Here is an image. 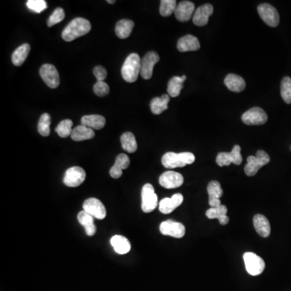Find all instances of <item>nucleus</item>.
Segmentation results:
<instances>
[{
	"label": "nucleus",
	"mask_w": 291,
	"mask_h": 291,
	"mask_svg": "<svg viewBox=\"0 0 291 291\" xmlns=\"http://www.w3.org/2000/svg\"><path fill=\"white\" fill-rule=\"evenodd\" d=\"M91 26L87 19L78 17L73 19L62 32V39L65 41H72L89 33Z\"/></svg>",
	"instance_id": "nucleus-1"
},
{
	"label": "nucleus",
	"mask_w": 291,
	"mask_h": 291,
	"mask_svg": "<svg viewBox=\"0 0 291 291\" xmlns=\"http://www.w3.org/2000/svg\"><path fill=\"white\" fill-rule=\"evenodd\" d=\"M141 58L136 53L130 54L123 64L122 68V76L125 81L128 83H134L138 80L141 72Z\"/></svg>",
	"instance_id": "nucleus-2"
},
{
	"label": "nucleus",
	"mask_w": 291,
	"mask_h": 291,
	"mask_svg": "<svg viewBox=\"0 0 291 291\" xmlns=\"http://www.w3.org/2000/svg\"><path fill=\"white\" fill-rule=\"evenodd\" d=\"M195 161V156L190 152L174 153L167 152L162 158V164L166 168L173 169L176 167H182L188 164H192Z\"/></svg>",
	"instance_id": "nucleus-3"
},
{
	"label": "nucleus",
	"mask_w": 291,
	"mask_h": 291,
	"mask_svg": "<svg viewBox=\"0 0 291 291\" xmlns=\"http://www.w3.org/2000/svg\"><path fill=\"white\" fill-rule=\"evenodd\" d=\"M247 161L248 163L245 167V173L247 176L252 177L258 173L263 166L270 163V157L264 151L260 150L256 153V156H249Z\"/></svg>",
	"instance_id": "nucleus-4"
},
{
	"label": "nucleus",
	"mask_w": 291,
	"mask_h": 291,
	"mask_svg": "<svg viewBox=\"0 0 291 291\" xmlns=\"http://www.w3.org/2000/svg\"><path fill=\"white\" fill-rule=\"evenodd\" d=\"M244 260H245L247 272L250 275H260L265 268V263H264V260L253 252L245 253L244 254Z\"/></svg>",
	"instance_id": "nucleus-5"
},
{
	"label": "nucleus",
	"mask_w": 291,
	"mask_h": 291,
	"mask_svg": "<svg viewBox=\"0 0 291 291\" xmlns=\"http://www.w3.org/2000/svg\"><path fill=\"white\" fill-rule=\"evenodd\" d=\"M142 210L145 213L153 211L158 206V197L151 184H144L142 189Z\"/></svg>",
	"instance_id": "nucleus-6"
},
{
	"label": "nucleus",
	"mask_w": 291,
	"mask_h": 291,
	"mask_svg": "<svg viewBox=\"0 0 291 291\" xmlns=\"http://www.w3.org/2000/svg\"><path fill=\"white\" fill-rule=\"evenodd\" d=\"M260 18L267 26L277 27L279 25L280 16L274 7L269 4H262L257 8Z\"/></svg>",
	"instance_id": "nucleus-7"
},
{
	"label": "nucleus",
	"mask_w": 291,
	"mask_h": 291,
	"mask_svg": "<svg viewBox=\"0 0 291 291\" xmlns=\"http://www.w3.org/2000/svg\"><path fill=\"white\" fill-rule=\"evenodd\" d=\"M268 120V116L263 109L254 107L245 112L242 116V122L248 126H260Z\"/></svg>",
	"instance_id": "nucleus-8"
},
{
	"label": "nucleus",
	"mask_w": 291,
	"mask_h": 291,
	"mask_svg": "<svg viewBox=\"0 0 291 291\" xmlns=\"http://www.w3.org/2000/svg\"><path fill=\"white\" fill-rule=\"evenodd\" d=\"M241 148L239 145H235L232 151L229 153L227 152H221L217 155L216 158V163L220 167L228 166L231 163H235L239 165L243 161L242 155H241Z\"/></svg>",
	"instance_id": "nucleus-9"
},
{
	"label": "nucleus",
	"mask_w": 291,
	"mask_h": 291,
	"mask_svg": "<svg viewBox=\"0 0 291 291\" xmlns=\"http://www.w3.org/2000/svg\"><path fill=\"white\" fill-rule=\"evenodd\" d=\"M40 76L45 84L51 88H57L60 84L58 70L51 64H44L40 69Z\"/></svg>",
	"instance_id": "nucleus-10"
},
{
	"label": "nucleus",
	"mask_w": 291,
	"mask_h": 291,
	"mask_svg": "<svg viewBox=\"0 0 291 291\" xmlns=\"http://www.w3.org/2000/svg\"><path fill=\"white\" fill-rule=\"evenodd\" d=\"M86 173L84 169L80 167H72L67 169L65 174L63 183L66 186L75 187L80 186L85 181Z\"/></svg>",
	"instance_id": "nucleus-11"
},
{
	"label": "nucleus",
	"mask_w": 291,
	"mask_h": 291,
	"mask_svg": "<svg viewBox=\"0 0 291 291\" xmlns=\"http://www.w3.org/2000/svg\"><path fill=\"white\" fill-rule=\"evenodd\" d=\"M83 209L97 220H104L106 217V209L103 203L97 198H91L86 200L83 205Z\"/></svg>",
	"instance_id": "nucleus-12"
},
{
	"label": "nucleus",
	"mask_w": 291,
	"mask_h": 291,
	"mask_svg": "<svg viewBox=\"0 0 291 291\" xmlns=\"http://www.w3.org/2000/svg\"><path fill=\"white\" fill-rule=\"evenodd\" d=\"M159 231L164 235L181 239L185 235V227L182 223L173 220L163 222L159 227Z\"/></svg>",
	"instance_id": "nucleus-13"
},
{
	"label": "nucleus",
	"mask_w": 291,
	"mask_h": 291,
	"mask_svg": "<svg viewBox=\"0 0 291 291\" xmlns=\"http://www.w3.org/2000/svg\"><path fill=\"white\" fill-rule=\"evenodd\" d=\"M159 61L157 53L151 51L146 54L141 62V72L140 75L144 80H150L153 75L154 66Z\"/></svg>",
	"instance_id": "nucleus-14"
},
{
	"label": "nucleus",
	"mask_w": 291,
	"mask_h": 291,
	"mask_svg": "<svg viewBox=\"0 0 291 291\" xmlns=\"http://www.w3.org/2000/svg\"><path fill=\"white\" fill-rule=\"evenodd\" d=\"M159 184L165 188H176L181 187L184 183L182 175L177 172L167 171L163 173L159 179Z\"/></svg>",
	"instance_id": "nucleus-15"
},
{
	"label": "nucleus",
	"mask_w": 291,
	"mask_h": 291,
	"mask_svg": "<svg viewBox=\"0 0 291 291\" xmlns=\"http://www.w3.org/2000/svg\"><path fill=\"white\" fill-rule=\"evenodd\" d=\"M184 201L182 194L176 193L172 198H165L159 204V211L165 214L171 213L178 206H181Z\"/></svg>",
	"instance_id": "nucleus-16"
},
{
	"label": "nucleus",
	"mask_w": 291,
	"mask_h": 291,
	"mask_svg": "<svg viewBox=\"0 0 291 291\" xmlns=\"http://www.w3.org/2000/svg\"><path fill=\"white\" fill-rule=\"evenodd\" d=\"M213 12V8L211 4H205L199 7L194 12L192 22L197 26H205L209 21V18Z\"/></svg>",
	"instance_id": "nucleus-17"
},
{
	"label": "nucleus",
	"mask_w": 291,
	"mask_h": 291,
	"mask_svg": "<svg viewBox=\"0 0 291 291\" xmlns=\"http://www.w3.org/2000/svg\"><path fill=\"white\" fill-rule=\"evenodd\" d=\"M195 6L190 1H182L177 4V9L175 11V16L179 21L187 22L191 19L193 14Z\"/></svg>",
	"instance_id": "nucleus-18"
},
{
	"label": "nucleus",
	"mask_w": 291,
	"mask_h": 291,
	"mask_svg": "<svg viewBox=\"0 0 291 291\" xmlns=\"http://www.w3.org/2000/svg\"><path fill=\"white\" fill-rule=\"evenodd\" d=\"M130 158L126 154H120L116 158L114 165L111 167L109 174L114 179L120 178L123 176V170L128 168L130 166Z\"/></svg>",
	"instance_id": "nucleus-19"
},
{
	"label": "nucleus",
	"mask_w": 291,
	"mask_h": 291,
	"mask_svg": "<svg viewBox=\"0 0 291 291\" xmlns=\"http://www.w3.org/2000/svg\"><path fill=\"white\" fill-rule=\"evenodd\" d=\"M177 48L180 52L198 51L200 48V42L194 36H184L179 39L178 42H177Z\"/></svg>",
	"instance_id": "nucleus-20"
},
{
	"label": "nucleus",
	"mask_w": 291,
	"mask_h": 291,
	"mask_svg": "<svg viewBox=\"0 0 291 291\" xmlns=\"http://www.w3.org/2000/svg\"><path fill=\"white\" fill-rule=\"evenodd\" d=\"M253 224H254L256 232L258 233L260 236L264 237V238L270 236V233H271V227H270V222L265 216L256 214L253 217Z\"/></svg>",
	"instance_id": "nucleus-21"
},
{
	"label": "nucleus",
	"mask_w": 291,
	"mask_h": 291,
	"mask_svg": "<svg viewBox=\"0 0 291 291\" xmlns=\"http://www.w3.org/2000/svg\"><path fill=\"white\" fill-rule=\"evenodd\" d=\"M224 84L230 91L234 92H240L244 91L246 87V84L241 76L235 74H229L224 80Z\"/></svg>",
	"instance_id": "nucleus-22"
},
{
	"label": "nucleus",
	"mask_w": 291,
	"mask_h": 291,
	"mask_svg": "<svg viewBox=\"0 0 291 291\" xmlns=\"http://www.w3.org/2000/svg\"><path fill=\"white\" fill-rule=\"evenodd\" d=\"M77 219L79 223L85 228L86 234L88 236H93L96 232V228L94 224V217L83 210L79 213Z\"/></svg>",
	"instance_id": "nucleus-23"
},
{
	"label": "nucleus",
	"mask_w": 291,
	"mask_h": 291,
	"mask_svg": "<svg viewBox=\"0 0 291 291\" xmlns=\"http://www.w3.org/2000/svg\"><path fill=\"white\" fill-rule=\"evenodd\" d=\"M106 120L101 115H87L81 118V124L91 130H101L105 127Z\"/></svg>",
	"instance_id": "nucleus-24"
},
{
	"label": "nucleus",
	"mask_w": 291,
	"mask_h": 291,
	"mask_svg": "<svg viewBox=\"0 0 291 291\" xmlns=\"http://www.w3.org/2000/svg\"><path fill=\"white\" fill-rule=\"evenodd\" d=\"M227 206L221 205L219 207L210 208L206 211V214L208 219H210V220L217 219L221 225H227L229 222V217L227 215Z\"/></svg>",
	"instance_id": "nucleus-25"
},
{
	"label": "nucleus",
	"mask_w": 291,
	"mask_h": 291,
	"mask_svg": "<svg viewBox=\"0 0 291 291\" xmlns=\"http://www.w3.org/2000/svg\"><path fill=\"white\" fill-rule=\"evenodd\" d=\"M110 242L115 252L118 254H126L131 249L130 241L123 235H114V236L112 237Z\"/></svg>",
	"instance_id": "nucleus-26"
},
{
	"label": "nucleus",
	"mask_w": 291,
	"mask_h": 291,
	"mask_svg": "<svg viewBox=\"0 0 291 291\" xmlns=\"http://www.w3.org/2000/svg\"><path fill=\"white\" fill-rule=\"evenodd\" d=\"M70 137L74 141L80 142V141L93 138L95 137V133H94L93 130L88 128L84 125H80V126H76V128L73 129Z\"/></svg>",
	"instance_id": "nucleus-27"
},
{
	"label": "nucleus",
	"mask_w": 291,
	"mask_h": 291,
	"mask_svg": "<svg viewBox=\"0 0 291 291\" xmlns=\"http://www.w3.org/2000/svg\"><path fill=\"white\" fill-rule=\"evenodd\" d=\"M134 27V23L130 19H120L116 25L115 32L119 38L126 39L130 37Z\"/></svg>",
	"instance_id": "nucleus-28"
},
{
	"label": "nucleus",
	"mask_w": 291,
	"mask_h": 291,
	"mask_svg": "<svg viewBox=\"0 0 291 291\" xmlns=\"http://www.w3.org/2000/svg\"><path fill=\"white\" fill-rule=\"evenodd\" d=\"M170 101L169 95L167 94L162 95L161 97H155L151 101V110L152 113L155 115L161 114L165 110L168 109V102Z\"/></svg>",
	"instance_id": "nucleus-29"
},
{
	"label": "nucleus",
	"mask_w": 291,
	"mask_h": 291,
	"mask_svg": "<svg viewBox=\"0 0 291 291\" xmlns=\"http://www.w3.org/2000/svg\"><path fill=\"white\" fill-rule=\"evenodd\" d=\"M30 45L26 43L18 47L16 51H14L12 55V61L15 66H19L23 64L26 58H28L30 52Z\"/></svg>",
	"instance_id": "nucleus-30"
},
{
	"label": "nucleus",
	"mask_w": 291,
	"mask_h": 291,
	"mask_svg": "<svg viewBox=\"0 0 291 291\" xmlns=\"http://www.w3.org/2000/svg\"><path fill=\"white\" fill-rule=\"evenodd\" d=\"M186 80V76H174L169 80L167 84V93L172 97H177L181 93L183 88V84Z\"/></svg>",
	"instance_id": "nucleus-31"
},
{
	"label": "nucleus",
	"mask_w": 291,
	"mask_h": 291,
	"mask_svg": "<svg viewBox=\"0 0 291 291\" xmlns=\"http://www.w3.org/2000/svg\"><path fill=\"white\" fill-rule=\"evenodd\" d=\"M120 142L123 150L129 153H134L138 149L135 136L131 132H126L120 137Z\"/></svg>",
	"instance_id": "nucleus-32"
},
{
	"label": "nucleus",
	"mask_w": 291,
	"mask_h": 291,
	"mask_svg": "<svg viewBox=\"0 0 291 291\" xmlns=\"http://www.w3.org/2000/svg\"><path fill=\"white\" fill-rule=\"evenodd\" d=\"M51 117L48 113H44L41 115L40 117V120L37 125V130H38L39 134L44 137L51 134Z\"/></svg>",
	"instance_id": "nucleus-33"
},
{
	"label": "nucleus",
	"mask_w": 291,
	"mask_h": 291,
	"mask_svg": "<svg viewBox=\"0 0 291 291\" xmlns=\"http://www.w3.org/2000/svg\"><path fill=\"white\" fill-rule=\"evenodd\" d=\"M207 192L209 194V200L220 199L223 194L221 184L217 181H212L209 183L207 186Z\"/></svg>",
	"instance_id": "nucleus-34"
},
{
	"label": "nucleus",
	"mask_w": 291,
	"mask_h": 291,
	"mask_svg": "<svg viewBox=\"0 0 291 291\" xmlns=\"http://www.w3.org/2000/svg\"><path fill=\"white\" fill-rule=\"evenodd\" d=\"M72 126L73 123L70 119H66L61 122L55 129L57 134L60 136L61 138H67L68 136L71 135Z\"/></svg>",
	"instance_id": "nucleus-35"
},
{
	"label": "nucleus",
	"mask_w": 291,
	"mask_h": 291,
	"mask_svg": "<svg viewBox=\"0 0 291 291\" xmlns=\"http://www.w3.org/2000/svg\"><path fill=\"white\" fill-rule=\"evenodd\" d=\"M177 4L176 0H162L160 2V8L159 12L162 16L167 17L171 16L172 14L177 9Z\"/></svg>",
	"instance_id": "nucleus-36"
},
{
	"label": "nucleus",
	"mask_w": 291,
	"mask_h": 291,
	"mask_svg": "<svg viewBox=\"0 0 291 291\" xmlns=\"http://www.w3.org/2000/svg\"><path fill=\"white\" fill-rule=\"evenodd\" d=\"M281 95L286 104H291V78L285 77L281 83Z\"/></svg>",
	"instance_id": "nucleus-37"
},
{
	"label": "nucleus",
	"mask_w": 291,
	"mask_h": 291,
	"mask_svg": "<svg viewBox=\"0 0 291 291\" xmlns=\"http://www.w3.org/2000/svg\"><path fill=\"white\" fill-rule=\"evenodd\" d=\"M64 18V10L61 8H56L53 12L52 15L48 18V21H47V26H48V27H52V26H55L59 22L62 21Z\"/></svg>",
	"instance_id": "nucleus-38"
},
{
	"label": "nucleus",
	"mask_w": 291,
	"mask_h": 291,
	"mask_svg": "<svg viewBox=\"0 0 291 291\" xmlns=\"http://www.w3.org/2000/svg\"><path fill=\"white\" fill-rule=\"evenodd\" d=\"M26 5L29 10L37 13H41L47 8V4L45 0H29Z\"/></svg>",
	"instance_id": "nucleus-39"
},
{
	"label": "nucleus",
	"mask_w": 291,
	"mask_h": 291,
	"mask_svg": "<svg viewBox=\"0 0 291 291\" xmlns=\"http://www.w3.org/2000/svg\"><path fill=\"white\" fill-rule=\"evenodd\" d=\"M93 91L98 96H105L109 92V87L104 81H97L93 87Z\"/></svg>",
	"instance_id": "nucleus-40"
},
{
	"label": "nucleus",
	"mask_w": 291,
	"mask_h": 291,
	"mask_svg": "<svg viewBox=\"0 0 291 291\" xmlns=\"http://www.w3.org/2000/svg\"><path fill=\"white\" fill-rule=\"evenodd\" d=\"M93 74L98 81H104L107 77V70L104 66H96L93 69Z\"/></svg>",
	"instance_id": "nucleus-41"
},
{
	"label": "nucleus",
	"mask_w": 291,
	"mask_h": 291,
	"mask_svg": "<svg viewBox=\"0 0 291 291\" xmlns=\"http://www.w3.org/2000/svg\"><path fill=\"white\" fill-rule=\"evenodd\" d=\"M107 3H108V4H114L115 1L114 0H108V1H107Z\"/></svg>",
	"instance_id": "nucleus-42"
}]
</instances>
